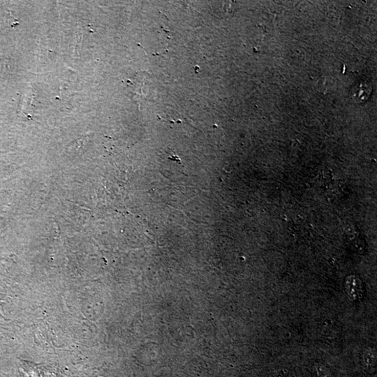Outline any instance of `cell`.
Segmentation results:
<instances>
[{
	"mask_svg": "<svg viewBox=\"0 0 377 377\" xmlns=\"http://www.w3.org/2000/svg\"><path fill=\"white\" fill-rule=\"evenodd\" d=\"M316 372H317L318 376L319 377H333L329 368L321 365V364H317L316 365Z\"/></svg>",
	"mask_w": 377,
	"mask_h": 377,
	"instance_id": "3",
	"label": "cell"
},
{
	"mask_svg": "<svg viewBox=\"0 0 377 377\" xmlns=\"http://www.w3.org/2000/svg\"><path fill=\"white\" fill-rule=\"evenodd\" d=\"M377 355L376 352L373 349L369 348L363 352V364L365 370L370 372V370H374L376 368Z\"/></svg>",
	"mask_w": 377,
	"mask_h": 377,
	"instance_id": "2",
	"label": "cell"
},
{
	"mask_svg": "<svg viewBox=\"0 0 377 377\" xmlns=\"http://www.w3.org/2000/svg\"><path fill=\"white\" fill-rule=\"evenodd\" d=\"M344 290L347 297L352 301H358L363 298L364 294L363 283L356 276L351 275L346 278L344 282Z\"/></svg>",
	"mask_w": 377,
	"mask_h": 377,
	"instance_id": "1",
	"label": "cell"
}]
</instances>
